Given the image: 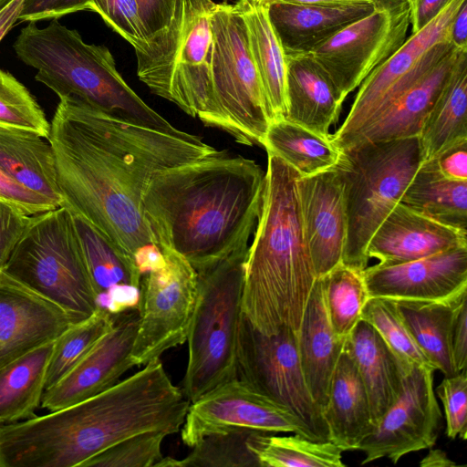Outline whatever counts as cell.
I'll return each instance as SVG.
<instances>
[{
    "instance_id": "obj_40",
    "label": "cell",
    "mask_w": 467,
    "mask_h": 467,
    "mask_svg": "<svg viewBox=\"0 0 467 467\" xmlns=\"http://www.w3.org/2000/svg\"><path fill=\"white\" fill-rule=\"evenodd\" d=\"M361 319L379 332L408 373L414 366L434 369L413 340L393 299L369 297L362 309Z\"/></svg>"
},
{
    "instance_id": "obj_5",
    "label": "cell",
    "mask_w": 467,
    "mask_h": 467,
    "mask_svg": "<svg viewBox=\"0 0 467 467\" xmlns=\"http://www.w3.org/2000/svg\"><path fill=\"white\" fill-rule=\"evenodd\" d=\"M13 47L18 58L37 70L36 80L59 99L72 97L121 120L167 134L190 133L172 126L126 83L104 45L86 43L57 19L43 28L29 22Z\"/></svg>"
},
{
    "instance_id": "obj_1",
    "label": "cell",
    "mask_w": 467,
    "mask_h": 467,
    "mask_svg": "<svg viewBox=\"0 0 467 467\" xmlns=\"http://www.w3.org/2000/svg\"><path fill=\"white\" fill-rule=\"evenodd\" d=\"M47 140L62 205L136 263L139 253L154 244L142 203L152 176L220 152L198 136H174L132 124L72 97L60 99Z\"/></svg>"
},
{
    "instance_id": "obj_8",
    "label": "cell",
    "mask_w": 467,
    "mask_h": 467,
    "mask_svg": "<svg viewBox=\"0 0 467 467\" xmlns=\"http://www.w3.org/2000/svg\"><path fill=\"white\" fill-rule=\"evenodd\" d=\"M248 243L197 272L198 292L188 333L182 391L193 402L237 379L236 348Z\"/></svg>"
},
{
    "instance_id": "obj_32",
    "label": "cell",
    "mask_w": 467,
    "mask_h": 467,
    "mask_svg": "<svg viewBox=\"0 0 467 467\" xmlns=\"http://www.w3.org/2000/svg\"><path fill=\"white\" fill-rule=\"evenodd\" d=\"M424 161L467 140V51H462L420 132Z\"/></svg>"
},
{
    "instance_id": "obj_6",
    "label": "cell",
    "mask_w": 467,
    "mask_h": 467,
    "mask_svg": "<svg viewBox=\"0 0 467 467\" xmlns=\"http://www.w3.org/2000/svg\"><path fill=\"white\" fill-rule=\"evenodd\" d=\"M347 238L342 263L363 271L369 239L424 161L419 136L357 142L340 149Z\"/></svg>"
},
{
    "instance_id": "obj_19",
    "label": "cell",
    "mask_w": 467,
    "mask_h": 467,
    "mask_svg": "<svg viewBox=\"0 0 467 467\" xmlns=\"http://www.w3.org/2000/svg\"><path fill=\"white\" fill-rule=\"evenodd\" d=\"M298 203L305 239L317 277L342 263L347 238L343 182L335 167L299 176Z\"/></svg>"
},
{
    "instance_id": "obj_37",
    "label": "cell",
    "mask_w": 467,
    "mask_h": 467,
    "mask_svg": "<svg viewBox=\"0 0 467 467\" xmlns=\"http://www.w3.org/2000/svg\"><path fill=\"white\" fill-rule=\"evenodd\" d=\"M320 278L332 329L338 337L346 338L361 319L369 298L362 271L340 263Z\"/></svg>"
},
{
    "instance_id": "obj_3",
    "label": "cell",
    "mask_w": 467,
    "mask_h": 467,
    "mask_svg": "<svg viewBox=\"0 0 467 467\" xmlns=\"http://www.w3.org/2000/svg\"><path fill=\"white\" fill-rule=\"evenodd\" d=\"M190 403L155 359L89 399L7 424L4 447L15 467H81L131 436L178 432Z\"/></svg>"
},
{
    "instance_id": "obj_38",
    "label": "cell",
    "mask_w": 467,
    "mask_h": 467,
    "mask_svg": "<svg viewBox=\"0 0 467 467\" xmlns=\"http://www.w3.org/2000/svg\"><path fill=\"white\" fill-rule=\"evenodd\" d=\"M114 314L99 306L89 317L71 323L54 341L49 358L45 390L69 372L112 327Z\"/></svg>"
},
{
    "instance_id": "obj_25",
    "label": "cell",
    "mask_w": 467,
    "mask_h": 467,
    "mask_svg": "<svg viewBox=\"0 0 467 467\" xmlns=\"http://www.w3.org/2000/svg\"><path fill=\"white\" fill-rule=\"evenodd\" d=\"M344 351L364 384L375 427L398 400L408 372L379 332L363 319L346 337Z\"/></svg>"
},
{
    "instance_id": "obj_35",
    "label": "cell",
    "mask_w": 467,
    "mask_h": 467,
    "mask_svg": "<svg viewBox=\"0 0 467 467\" xmlns=\"http://www.w3.org/2000/svg\"><path fill=\"white\" fill-rule=\"evenodd\" d=\"M262 146L302 177L335 167L341 150L331 135H322L285 119L270 123Z\"/></svg>"
},
{
    "instance_id": "obj_33",
    "label": "cell",
    "mask_w": 467,
    "mask_h": 467,
    "mask_svg": "<svg viewBox=\"0 0 467 467\" xmlns=\"http://www.w3.org/2000/svg\"><path fill=\"white\" fill-rule=\"evenodd\" d=\"M400 202L438 223L467 230V181L444 177L432 160L421 163Z\"/></svg>"
},
{
    "instance_id": "obj_28",
    "label": "cell",
    "mask_w": 467,
    "mask_h": 467,
    "mask_svg": "<svg viewBox=\"0 0 467 467\" xmlns=\"http://www.w3.org/2000/svg\"><path fill=\"white\" fill-rule=\"evenodd\" d=\"M249 49L254 62L272 121L286 114V56L269 18L265 0H238Z\"/></svg>"
},
{
    "instance_id": "obj_46",
    "label": "cell",
    "mask_w": 467,
    "mask_h": 467,
    "mask_svg": "<svg viewBox=\"0 0 467 467\" xmlns=\"http://www.w3.org/2000/svg\"><path fill=\"white\" fill-rule=\"evenodd\" d=\"M0 199L27 215H35L59 207L47 197L16 183L0 171Z\"/></svg>"
},
{
    "instance_id": "obj_17",
    "label": "cell",
    "mask_w": 467,
    "mask_h": 467,
    "mask_svg": "<svg viewBox=\"0 0 467 467\" xmlns=\"http://www.w3.org/2000/svg\"><path fill=\"white\" fill-rule=\"evenodd\" d=\"M139 327L137 307L114 314L111 329L58 382L46 389L41 407L54 411L112 387L134 366L130 354Z\"/></svg>"
},
{
    "instance_id": "obj_48",
    "label": "cell",
    "mask_w": 467,
    "mask_h": 467,
    "mask_svg": "<svg viewBox=\"0 0 467 467\" xmlns=\"http://www.w3.org/2000/svg\"><path fill=\"white\" fill-rule=\"evenodd\" d=\"M451 353L458 372L467 365V296L457 304L451 327Z\"/></svg>"
},
{
    "instance_id": "obj_34",
    "label": "cell",
    "mask_w": 467,
    "mask_h": 467,
    "mask_svg": "<svg viewBox=\"0 0 467 467\" xmlns=\"http://www.w3.org/2000/svg\"><path fill=\"white\" fill-rule=\"evenodd\" d=\"M52 348L42 345L0 369V425L36 416Z\"/></svg>"
},
{
    "instance_id": "obj_13",
    "label": "cell",
    "mask_w": 467,
    "mask_h": 467,
    "mask_svg": "<svg viewBox=\"0 0 467 467\" xmlns=\"http://www.w3.org/2000/svg\"><path fill=\"white\" fill-rule=\"evenodd\" d=\"M164 263L140 281L139 327L130 354L134 366L160 359L187 340L198 292V275L177 253L160 249Z\"/></svg>"
},
{
    "instance_id": "obj_30",
    "label": "cell",
    "mask_w": 467,
    "mask_h": 467,
    "mask_svg": "<svg viewBox=\"0 0 467 467\" xmlns=\"http://www.w3.org/2000/svg\"><path fill=\"white\" fill-rule=\"evenodd\" d=\"M76 232L99 306L109 310L117 290H139L138 264L103 233L72 213Z\"/></svg>"
},
{
    "instance_id": "obj_51",
    "label": "cell",
    "mask_w": 467,
    "mask_h": 467,
    "mask_svg": "<svg viewBox=\"0 0 467 467\" xmlns=\"http://www.w3.org/2000/svg\"><path fill=\"white\" fill-rule=\"evenodd\" d=\"M452 0H407L411 33H416L433 20Z\"/></svg>"
},
{
    "instance_id": "obj_27",
    "label": "cell",
    "mask_w": 467,
    "mask_h": 467,
    "mask_svg": "<svg viewBox=\"0 0 467 467\" xmlns=\"http://www.w3.org/2000/svg\"><path fill=\"white\" fill-rule=\"evenodd\" d=\"M323 416L329 441L342 451L358 450L374 428L366 389L353 360L344 349L331 378Z\"/></svg>"
},
{
    "instance_id": "obj_43",
    "label": "cell",
    "mask_w": 467,
    "mask_h": 467,
    "mask_svg": "<svg viewBox=\"0 0 467 467\" xmlns=\"http://www.w3.org/2000/svg\"><path fill=\"white\" fill-rule=\"evenodd\" d=\"M88 10L99 14L132 47L148 38L136 0H90Z\"/></svg>"
},
{
    "instance_id": "obj_41",
    "label": "cell",
    "mask_w": 467,
    "mask_h": 467,
    "mask_svg": "<svg viewBox=\"0 0 467 467\" xmlns=\"http://www.w3.org/2000/svg\"><path fill=\"white\" fill-rule=\"evenodd\" d=\"M0 125L35 131L47 140L50 124L28 89L0 69Z\"/></svg>"
},
{
    "instance_id": "obj_54",
    "label": "cell",
    "mask_w": 467,
    "mask_h": 467,
    "mask_svg": "<svg viewBox=\"0 0 467 467\" xmlns=\"http://www.w3.org/2000/svg\"><path fill=\"white\" fill-rule=\"evenodd\" d=\"M269 5L273 3H285L292 5H348L355 4H373L375 0H265Z\"/></svg>"
},
{
    "instance_id": "obj_55",
    "label": "cell",
    "mask_w": 467,
    "mask_h": 467,
    "mask_svg": "<svg viewBox=\"0 0 467 467\" xmlns=\"http://www.w3.org/2000/svg\"><path fill=\"white\" fill-rule=\"evenodd\" d=\"M421 467H453L457 464L452 462L441 450H430L429 453L420 461Z\"/></svg>"
},
{
    "instance_id": "obj_22",
    "label": "cell",
    "mask_w": 467,
    "mask_h": 467,
    "mask_svg": "<svg viewBox=\"0 0 467 467\" xmlns=\"http://www.w3.org/2000/svg\"><path fill=\"white\" fill-rule=\"evenodd\" d=\"M462 51L454 50L369 120L341 147L419 136L423 121L448 81Z\"/></svg>"
},
{
    "instance_id": "obj_10",
    "label": "cell",
    "mask_w": 467,
    "mask_h": 467,
    "mask_svg": "<svg viewBox=\"0 0 467 467\" xmlns=\"http://www.w3.org/2000/svg\"><path fill=\"white\" fill-rule=\"evenodd\" d=\"M211 29L212 103L205 125L241 144L262 145L272 119L236 4H216Z\"/></svg>"
},
{
    "instance_id": "obj_12",
    "label": "cell",
    "mask_w": 467,
    "mask_h": 467,
    "mask_svg": "<svg viewBox=\"0 0 467 467\" xmlns=\"http://www.w3.org/2000/svg\"><path fill=\"white\" fill-rule=\"evenodd\" d=\"M462 2L452 0L426 26L411 33L393 55L362 81L343 124L331 135L339 149L364 125L457 49L449 40V28Z\"/></svg>"
},
{
    "instance_id": "obj_11",
    "label": "cell",
    "mask_w": 467,
    "mask_h": 467,
    "mask_svg": "<svg viewBox=\"0 0 467 467\" xmlns=\"http://www.w3.org/2000/svg\"><path fill=\"white\" fill-rule=\"evenodd\" d=\"M236 368L237 379L288 410L306 438L329 441L323 410L312 398L304 378L296 331L284 327L273 335L263 334L242 313Z\"/></svg>"
},
{
    "instance_id": "obj_26",
    "label": "cell",
    "mask_w": 467,
    "mask_h": 467,
    "mask_svg": "<svg viewBox=\"0 0 467 467\" xmlns=\"http://www.w3.org/2000/svg\"><path fill=\"white\" fill-rule=\"evenodd\" d=\"M285 119L322 135L340 114L343 101L327 74L308 54L286 56Z\"/></svg>"
},
{
    "instance_id": "obj_53",
    "label": "cell",
    "mask_w": 467,
    "mask_h": 467,
    "mask_svg": "<svg viewBox=\"0 0 467 467\" xmlns=\"http://www.w3.org/2000/svg\"><path fill=\"white\" fill-rule=\"evenodd\" d=\"M24 0H12L0 10V41L18 19Z\"/></svg>"
},
{
    "instance_id": "obj_56",
    "label": "cell",
    "mask_w": 467,
    "mask_h": 467,
    "mask_svg": "<svg viewBox=\"0 0 467 467\" xmlns=\"http://www.w3.org/2000/svg\"><path fill=\"white\" fill-rule=\"evenodd\" d=\"M12 0H0V10L6 6Z\"/></svg>"
},
{
    "instance_id": "obj_49",
    "label": "cell",
    "mask_w": 467,
    "mask_h": 467,
    "mask_svg": "<svg viewBox=\"0 0 467 467\" xmlns=\"http://www.w3.org/2000/svg\"><path fill=\"white\" fill-rule=\"evenodd\" d=\"M431 160L444 177L467 181V140L453 144Z\"/></svg>"
},
{
    "instance_id": "obj_45",
    "label": "cell",
    "mask_w": 467,
    "mask_h": 467,
    "mask_svg": "<svg viewBox=\"0 0 467 467\" xmlns=\"http://www.w3.org/2000/svg\"><path fill=\"white\" fill-rule=\"evenodd\" d=\"M32 215H27L10 202L0 199V270L20 240Z\"/></svg>"
},
{
    "instance_id": "obj_18",
    "label": "cell",
    "mask_w": 467,
    "mask_h": 467,
    "mask_svg": "<svg viewBox=\"0 0 467 467\" xmlns=\"http://www.w3.org/2000/svg\"><path fill=\"white\" fill-rule=\"evenodd\" d=\"M362 275L369 297L447 299L467 289V245L407 263L367 266Z\"/></svg>"
},
{
    "instance_id": "obj_29",
    "label": "cell",
    "mask_w": 467,
    "mask_h": 467,
    "mask_svg": "<svg viewBox=\"0 0 467 467\" xmlns=\"http://www.w3.org/2000/svg\"><path fill=\"white\" fill-rule=\"evenodd\" d=\"M38 133L0 125V171L21 186L63 204L50 142Z\"/></svg>"
},
{
    "instance_id": "obj_36",
    "label": "cell",
    "mask_w": 467,
    "mask_h": 467,
    "mask_svg": "<svg viewBox=\"0 0 467 467\" xmlns=\"http://www.w3.org/2000/svg\"><path fill=\"white\" fill-rule=\"evenodd\" d=\"M261 467H344L342 451L330 441H315L302 435L275 436L254 431L248 441Z\"/></svg>"
},
{
    "instance_id": "obj_15",
    "label": "cell",
    "mask_w": 467,
    "mask_h": 467,
    "mask_svg": "<svg viewBox=\"0 0 467 467\" xmlns=\"http://www.w3.org/2000/svg\"><path fill=\"white\" fill-rule=\"evenodd\" d=\"M181 431L182 440L189 447L207 435L235 431L291 432L306 437L301 424L288 410L239 379L192 402Z\"/></svg>"
},
{
    "instance_id": "obj_31",
    "label": "cell",
    "mask_w": 467,
    "mask_h": 467,
    "mask_svg": "<svg viewBox=\"0 0 467 467\" xmlns=\"http://www.w3.org/2000/svg\"><path fill=\"white\" fill-rule=\"evenodd\" d=\"M467 289L443 300H394L413 340L435 370L451 376L456 370L451 353L450 335L455 307Z\"/></svg>"
},
{
    "instance_id": "obj_2",
    "label": "cell",
    "mask_w": 467,
    "mask_h": 467,
    "mask_svg": "<svg viewBox=\"0 0 467 467\" xmlns=\"http://www.w3.org/2000/svg\"><path fill=\"white\" fill-rule=\"evenodd\" d=\"M265 173L225 151L161 171L142 197L154 244L200 271L244 243L258 219Z\"/></svg>"
},
{
    "instance_id": "obj_50",
    "label": "cell",
    "mask_w": 467,
    "mask_h": 467,
    "mask_svg": "<svg viewBox=\"0 0 467 467\" xmlns=\"http://www.w3.org/2000/svg\"><path fill=\"white\" fill-rule=\"evenodd\" d=\"M147 37L166 27L172 17L177 0H136Z\"/></svg>"
},
{
    "instance_id": "obj_42",
    "label": "cell",
    "mask_w": 467,
    "mask_h": 467,
    "mask_svg": "<svg viewBox=\"0 0 467 467\" xmlns=\"http://www.w3.org/2000/svg\"><path fill=\"white\" fill-rule=\"evenodd\" d=\"M166 436L163 431L131 436L88 459L81 467H154L163 458L161 443Z\"/></svg>"
},
{
    "instance_id": "obj_14",
    "label": "cell",
    "mask_w": 467,
    "mask_h": 467,
    "mask_svg": "<svg viewBox=\"0 0 467 467\" xmlns=\"http://www.w3.org/2000/svg\"><path fill=\"white\" fill-rule=\"evenodd\" d=\"M409 26L407 0H375L369 15L347 26L308 55L345 99L402 46Z\"/></svg>"
},
{
    "instance_id": "obj_39",
    "label": "cell",
    "mask_w": 467,
    "mask_h": 467,
    "mask_svg": "<svg viewBox=\"0 0 467 467\" xmlns=\"http://www.w3.org/2000/svg\"><path fill=\"white\" fill-rule=\"evenodd\" d=\"M254 431L213 433L201 439L183 459L162 458L154 467H261L249 448Z\"/></svg>"
},
{
    "instance_id": "obj_52",
    "label": "cell",
    "mask_w": 467,
    "mask_h": 467,
    "mask_svg": "<svg viewBox=\"0 0 467 467\" xmlns=\"http://www.w3.org/2000/svg\"><path fill=\"white\" fill-rule=\"evenodd\" d=\"M449 40L459 50H467V0H463L449 28Z\"/></svg>"
},
{
    "instance_id": "obj_16",
    "label": "cell",
    "mask_w": 467,
    "mask_h": 467,
    "mask_svg": "<svg viewBox=\"0 0 467 467\" xmlns=\"http://www.w3.org/2000/svg\"><path fill=\"white\" fill-rule=\"evenodd\" d=\"M434 371L414 366L404 377L398 400L358 447L365 452L361 464L384 457L397 463L408 453L434 446L441 419L433 389Z\"/></svg>"
},
{
    "instance_id": "obj_47",
    "label": "cell",
    "mask_w": 467,
    "mask_h": 467,
    "mask_svg": "<svg viewBox=\"0 0 467 467\" xmlns=\"http://www.w3.org/2000/svg\"><path fill=\"white\" fill-rule=\"evenodd\" d=\"M90 0H24L18 19L36 22L43 19H58L66 15L88 10Z\"/></svg>"
},
{
    "instance_id": "obj_7",
    "label": "cell",
    "mask_w": 467,
    "mask_h": 467,
    "mask_svg": "<svg viewBox=\"0 0 467 467\" xmlns=\"http://www.w3.org/2000/svg\"><path fill=\"white\" fill-rule=\"evenodd\" d=\"M213 0H177L170 24L133 47L137 75L151 92L204 125L211 103Z\"/></svg>"
},
{
    "instance_id": "obj_9",
    "label": "cell",
    "mask_w": 467,
    "mask_h": 467,
    "mask_svg": "<svg viewBox=\"0 0 467 467\" xmlns=\"http://www.w3.org/2000/svg\"><path fill=\"white\" fill-rule=\"evenodd\" d=\"M2 270L58 306L71 323L99 308L72 213L64 205L31 216Z\"/></svg>"
},
{
    "instance_id": "obj_4",
    "label": "cell",
    "mask_w": 467,
    "mask_h": 467,
    "mask_svg": "<svg viewBox=\"0 0 467 467\" xmlns=\"http://www.w3.org/2000/svg\"><path fill=\"white\" fill-rule=\"evenodd\" d=\"M257 226L245 263L241 310L265 335L297 331L317 278L305 239L296 182L300 174L267 152Z\"/></svg>"
},
{
    "instance_id": "obj_44",
    "label": "cell",
    "mask_w": 467,
    "mask_h": 467,
    "mask_svg": "<svg viewBox=\"0 0 467 467\" xmlns=\"http://www.w3.org/2000/svg\"><path fill=\"white\" fill-rule=\"evenodd\" d=\"M446 418V434L454 440L467 438V372L466 368L444 376L437 388Z\"/></svg>"
},
{
    "instance_id": "obj_21",
    "label": "cell",
    "mask_w": 467,
    "mask_h": 467,
    "mask_svg": "<svg viewBox=\"0 0 467 467\" xmlns=\"http://www.w3.org/2000/svg\"><path fill=\"white\" fill-rule=\"evenodd\" d=\"M466 237V232L398 202L369 239L367 254L380 265H393L467 245Z\"/></svg>"
},
{
    "instance_id": "obj_23",
    "label": "cell",
    "mask_w": 467,
    "mask_h": 467,
    "mask_svg": "<svg viewBox=\"0 0 467 467\" xmlns=\"http://www.w3.org/2000/svg\"><path fill=\"white\" fill-rule=\"evenodd\" d=\"M346 338L332 329L324 301L320 277H317L296 331V345L304 378L314 400L325 408L331 378L343 352Z\"/></svg>"
},
{
    "instance_id": "obj_20",
    "label": "cell",
    "mask_w": 467,
    "mask_h": 467,
    "mask_svg": "<svg viewBox=\"0 0 467 467\" xmlns=\"http://www.w3.org/2000/svg\"><path fill=\"white\" fill-rule=\"evenodd\" d=\"M70 324L58 306L0 270V369L53 342Z\"/></svg>"
},
{
    "instance_id": "obj_24",
    "label": "cell",
    "mask_w": 467,
    "mask_h": 467,
    "mask_svg": "<svg viewBox=\"0 0 467 467\" xmlns=\"http://www.w3.org/2000/svg\"><path fill=\"white\" fill-rule=\"evenodd\" d=\"M373 4L269 5V18L285 56L308 54L351 23L369 15Z\"/></svg>"
}]
</instances>
